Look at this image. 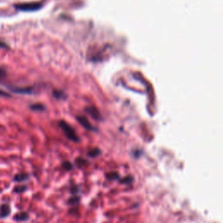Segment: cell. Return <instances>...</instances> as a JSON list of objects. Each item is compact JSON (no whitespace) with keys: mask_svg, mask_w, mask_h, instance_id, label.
Instances as JSON below:
<instances>
[{"mask_svg":"<svg viewBox=\"0 0 223 223\" xmlns=\"http://www.w3.org/2000/svg\"><path fill=\"white\" fill-rule=\"evenodd\" d=\"M59 126L61 127L62 131L64 132V133L66 134V136L72 141H74V142H78L79 141V137L78 135L76 134L74 129L70 125H68L66 121H60L59 122Z\"/></svg>","mask_w":223,"mask_h":223,"instance_id":"6da1fadb","label":"cell"},{"mask_svg":"<svg viewBox=\"0 0 223 223\" xmlns=\"http://www.w3.org/2000/svg\"><path fill=\"white\" fill-rule=\"evenodd\" d=\"M17 10H36L41 7V4L39 3H20L15 6Z\"/></svg>","mask_w":223,"mask_h":223,"instance_id":"7a4b0ae2","label":"cell"},{"mask_svg":"<svg viewBox=\"0 0 223 223\" xmlns=\"http://www.w3.org/2000/svg\"><path fill=\"white\" fill-rule=\"evenodd\" d=\"M10 215V208L8 204H2L0 207V218L3 219Z\"/></svg>","mask_w":223,"mask_h":223,"instance_id":"3957f363","label":"cell"},{"mask_svg":"<svg viewBox=\"0 0 223 223\" xmlns=\"http://www.w3.org/2000/svg\"><path fill=\"white\" fill-rule=\"evenodd\" d=\"M29 219V215L26 212H20L13 216L15 222H26Z\"/></svg>","mask_w":223,"mask_h":223,"instance_id":"277c9868","label":"cell"},{"mask_svg":"<svg viewBox=\"0 0 223 223\" xmlns=\"http://www.w3.org/2000/svg\"><path fill=\"white\" fill-rule=\"evenodd\" d=\"M78 120H79V122L84 126V127H86V129H88V130H93V127L92 126V125L89 123V121L85 118V117H81V116H78L77 118H76Z\"/></svg>","mask_w":223,"mask_h":223,"instance_id":"5b68a950","label":"cell"},{"mask_svg":"<svg viewBox=\"0 0 223 223\" xmlns=\"http://www.w3.org/2000/svg\"><path fill=\"white\" fill-rule=\"evenodd\" d=\"M29 179V175L27 174H16L13 178L14 181L16 182H24Z\"/></svg>","mask_w":223,"mask_h":223,"instance_id":"8992f818","label":"cell"},{"mask_svg":"<svg viewBox=\"0 0 223 223\" xmlns=\"http://www.w3.org/2000/svg\"><path fill=\"white\" fill-rule=\"evenodd\" d=\"M27 189V186L25 185H20V186H16L13 188V192L17 193V194H21L23 192H24Z\"/></svg>","mask_w":223,"mask_h":223,"instance_id":"52a82bcc","label":"cell"},{"mask_svg":"<svg viewBox=\"0 0 223 223\" xmlns=\"http://www.w3.org/2000/svg\"><path fill=\"white\" fill-rule=\"evenodd\" d=\"M79 201H80V198L77 195H74V196H72V198H70L68 200V204L72 205V206H75V205L79 204Z\"/></svg>","mask_w":223,"mask_h":223,"instance_id":"ba28073f","label":"cell"},{"mask_svg":"<svg viewBox=\"0 0 223 223\" xmlns=\"http://www.w3.org/2000/svg\"><path fill=\"white\" fill-rule=\"evenodd\" d=\"M107 178L111 180H116L119 179V175L117 172H112V173L107 174Z\"/></svg>","mask_w":223,"mask_h":223,"instance_id":"9c48e42d","label":"cell"},{"mask_svg":"<svg viewBox=\"0 0 223 223\" xmlns=\"http://www.w3.org/2000/svg\"><path fill=\"white\" fill-rule=\"evenodd\" d=\"M76 164H77L79 167H84V166H86V165L88 164V161H87L86 160H85V159L79 157V158L76 159Z\"/></svg>","mask_w":223,"mask_h":223,"instance_id":"30bf717a","label":"cell"},{"mask_svg":"<svg viewBox=\"0 0 223 223\" xmlns=\"http://www.w3.org/2000/svg\"><path fill=\"white\" fill-rule=\"evenodd\" d=\"M100 150L99 149V148H93V150H91L89 153H88V155L90 156V157H97L98 155H100Z\"/></svg>","mask_w":223,"mask_h":223,"instance_id":"8fae6325","label":"cell"},{"mask_svg":"<svg viewBox=\"0 0 223 223\" xmlns=\"http://www.w3.org/2000/svg\"><path fill=\"white\" fill-rule=\"evenodd\" d=\"M132 180H133V179H132V176H126V177L120 180V183H122V184H130V183L132 182Z\"/></svg>","mask_w":223,"mask_h":223,"instance_id":"7c38bea8","label":"cell"},{"mask_svg":"<svg viewBox=\"0 0 223 223\" xmlns=\"http://www.w3.org/2000/svg\"><path fill=\"white\" fill-rule=\"evenodd\" d=\"M63 167H64L66 170H72V165L70 162L66 161V162L63 163Z\"/></svg>","mask_w":223,"mask_h":223,"instance_id":"4fadbf2b","label":"cell"},{"mask_svg":"<svg viewBox=\"0 0 223 223\" xmlns=\"http://www.w3.org/2000/svg\"><path fill=\"white\" fill-rule=\"evenodd\" d=\"M78 192H79V187H78V186H73V187H72V188H71V193H72V194H76Z\"/></svg>","mask_w":223,"mask_h":223,"instance_id":"5bb4252c","label":"cell"},{"mask_svg":"<svg viewBox=\"0 0 223 223\" xmlns=\"http://www.w3.org/2000/svg\"><path fill=\"white\" fill-rule=\"evenodd\" d=\"M0 48H8V46H7V45L5 43L0 41Z\"/></svg>","mask_w":223,"mask_h":223,"instance_id":"9a60e30c","label":"cell"},{"mask_svg":"<svg viewBox=\"0 0 223 223\" xmlns=\"http://www.w3.org/2000/svg\"><path fill=\"white\" fill-rule=\"evenodd\" d=\"M0 95H1V96H7V93H4V92L0 91Z\"/></svg>","mask_w":223,"mask_h":223,"instance_id":"2e32d148","label":"cell"},{"mask_svg":"<svg viewBox=\"0 0 223 223\" xmlns=\"http://www.w3.org/2000/svg\"><path fill=\"white\" fill-rule=\"evenodd\" d=\"M3 76H4V72L2 69H0V77H3Z\"/></svg>","mask_w":223,"mask_h":223,"instance_id":"e0dca14e","label":"cell"}]
</instances>
